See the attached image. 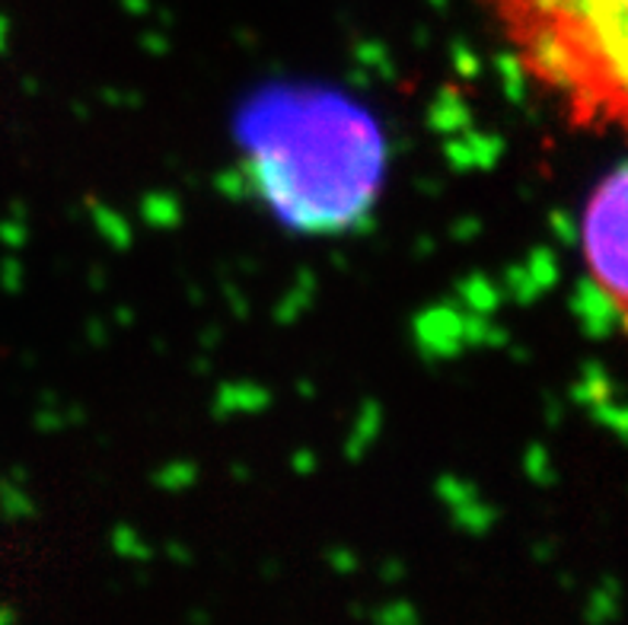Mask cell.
<instances>
[{
	"label": "cell",
	"instance_id": "obj_1",
	"mask_svg": "<svg viewBox=\"0 0 628 625\" xmlns=\"http://www.w3.org/2000/svg\"><path fill=\"white\" fill-rule=\"evenodd\" d=\"M239 137L265 208L294 231H348L380 198L386 141L351 99L274 90L243 115Z\"/></svg>",
	"mask_w": 628,
	"mask_h": 625
},
{
	"label": "cell",
	"instance_id": "obj_2",
	"mask_svg": "<svg viewBox=\"0 0 628 625\" xmlns=\"http://www.w3.org/2000/svg\"><path fill=\"white\" fill-rule=\"evenodd\" d=\"M529 80L571 125L628 134V0H492Z\"/></svg>",
	"mask_w": 628,
	"mask_h": 625
},
{
	"label": "cell",
	"instance_id": "obj_3",
	"mask_svg": "<svg viewBox=\"0 0 628 625\" xmlns=\"http://www.w3.org/2000/svg\"><path fill=\"white\" fill-rule=\"evenodd\" d=\"M581 253L594 284L628 330V164L613 169L587 198Z\"/></svg>",
	"mask_w": 628,
	"mask_h": 625
}]
</instances>
